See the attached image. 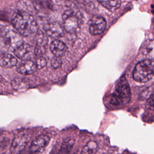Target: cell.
Returning a JSON list of instances; mask_svg holds the SVG:
<instances>
[{
	"instance_id": "obj_15",
	"label": "cell",
	"mask_w": 154,
	"mask_h": 154,
	"mask_svg": "<svg viewBox=\"0 0 154 154\" xmlns=\"http://www.w3.org/2000/svg\"><path fill=\"white\" fill-rule=\"evenodd\" d=\"M34 6L40 12H47L54 9V4L52 0H34Z\"/></svg>"
},
{
	"instance_id": "obj_20",
	"label": "cell",
	"mask_w": 154,
	"mask_h": 154,
	"mask_svg": "<svg viewBox=\"0 0 154 154\" xmlns=\"http://www.w3.org/2000/svg\"><path fill=\"white\" fill-rule=\"evenodd\" d=\"M143 53L147 57L154 59V40L149 41L145 44Z\"/></svg>"
},
{
	"instance_id": "obj_16",
	"label": "cell",
	"mask_w": 154,
	"mask_h": 154,
	"mask_svg": "<svg viewBox=\"0 0 154 154\" xmlns=\"http://www.w3.org/2000/svg\"><path fill=\"white\" fill-rule=\"evenodd\" d=\"M103 7L110 11L117 10L121 5L120 0H97Z\"/></svg>"
},
{
	"instance_id": "obj_19",
	"label": "cell",
	"mask_w": 154,
	"mask_h": 154,
	"mask_svg": "<svg viewBox=\"0 0 154 154\" xmlns=\"http://www.w3.org/2000/svg\"><path fill=\"white\" fill-rule=\"evenodd\" d=\"M75 144V140L72 138H67L62 143L60 152L69 153Z\"/></svg>"
},
{
	"instance_id": "obj_18",
	"label": "cell",
	"mask_w": 154,
	"mask_h": 154,
	"mask_svg": "<svg viewBox=\"0 0 154 154\" xmlns=\"http://www.w3.org/2000/svg\"><path fill=\"white\" fill-rule=\"evenodd\" d=\"M11 85L13 88L17 91H23L26 90L28 87L26 81L22 79H15L12 81Z\"/></svg>"
},
{
	"instance_id": "obj_5",
	"label": "cell",
	"mask_w": 154,
	"mask_h": 154,
	"mask_svg": "<svg viewBox=\"0 0 154 154\" xmlns=\"http://www.w3.org/2000/svg\"><path fill=\"white\" fill-rule=\"evenodd\" d=\"M21 35L19 32L9 27H5L2 29L1 37L5 44L8 48H11L13 51L23 43Z\"/></svg>"
},
{
	"instance_id": "obj_22",
	"label": "cell",
	"mask_w": 154,
	"mask_h": 154,
	"mask_svg": "<svg viewBox=\"0 0 154 154\" xmlns=\"http://www.w3.org/2000/svg\"><path fill=\"white\" fill-rule=\"evenodd\" d=\"M146 107L149 109H154V91L147 99L146 103Z\"/></svg>"
},
{
	"instance_id": "obj_8",
	"label": "cell",
	"mask_w": 154,
	"mask_h": 154,
	"mask_svg": "<svg viewBox=\"0 0 154 154\" xmlns=\"http://www.w3.org/2000/svg\"><path fill=\"white\" fill-rule=\"evenodd\" d=\"M43 29L48 35L54 38H60L64 34V27L57 22L46 23L43 26Z\"/></svg>"
},
{
	"instance_id": "obj_17",
	"label": "cell",
	"mask_w": 154,
	"mask_h": 154,
	"mask_svg": "<svg viewBox=\"0 0 154 154\" xmlns=\"http://www.w3.org/2000/svg\"><path fill=\"white\" fill-rule=\"evenodd\" d=\"M98 150V146L94 141H90L82 148L81 153L84 154L95 153Z\"/></svg>"
},
{
	"instance_id": "obj_4",
	"label": "cell",
	"mask_w": 154,
	"mask_h": 154,
	"mask_svg": "<svg viewBox=\"0 0 154 154\" xmlns=\"http://www.w3.org/2000/svg\"><path fill=\"white\" fill-rule=\"evenodd\" d=\"M63 27L64 30L69 34H74L79 28L81 17L78 13L72 10H68L63 14Z\"/></svg>"
},
{
	"instance_id": "obj_1",
	"label": "cell",
	"mask_w": 154,
	"mask_h": 154,
	"mask_svg": "<svg viewBox=\"0 0 154 154\" xmlns=\"http://www.w3.org/2000/svg\"><path fill=\"white\" fill-rule=\"evenodd\" d=\"M11 23L16 30L23 36L32 37L38 32V25L34 17L25 11H16L13 15Z\"/></svg>"
},
{
	"instance_id": "obj_9",
	"label": "cell",
	"mask_w": 154,
	"mask_h": 154,
	"mask_svg": "<svg viewBox=\"0 0 154 154\" xmlns=\"http://www.w3.org/2000/svg\"><path fill=\"white\" fill-rule=\"evenodd\" d=\"M49 142V138L45 135L37 136L31 143L29 147V151L31 153L42 152Z\"/></svg>"
},
{
	"instance_id": "obj_13",
	"label": "cell",
	"mask_w": 154,
	"mask_h": 154,
	"mask_svg": "<svg viewBox=\"0 0 154 154\" xmlns=\"http://www.w3.org/2000/svg\"><path fill=\"white\" fill-rule=\"evenodd\" d=\"M37 69L35 63L31 61V60H23V62L17 67V71L22 75H28L34 73Z\"/></svg>"
},
{
	"instance_id": "obj_2",
	"label": "cell",
	"mask_w": 154,
	"mask_h": 154,
	"mask_svg": "<svg viewBox=\"0 0 154 154\" xmlns=\"http://www.w3.org/2000/svg\"><path fill=\"white\" fill-rule=\"evenodd\" d=\"M134 79L139 82H146L154 77V59H146L138 62L133 70Z\"/></svg>"
},
{
	"instance_id": "obj_24",
	"label": "cell",
	"mask_w": 154,
	"mask_h": 154,
	"mask_svg": "<svg viewBox=\"0 0 154 154\" xmlns=\"http://www.w3.org/2000/svg\"><path fill=\"white\" fill-rule=\"evenodd\" d=\"M1 32H2V29H1V27H0V38H1Z\"/></svg>"
},
{
	"instance_id": "obj_14",
	"label": "cell",
	"mask_w": 154,
	"mask_h": 154,
	"mask_svg": "<svg viewBox=\"0 0 154 154\" xmlns=\"http://www.w3.org/2000/svg\"><path fill=\"white\" fill-rule=\"evenodd\" d=\"M17 63V59L12 55L7 53L0 54V66L4 68H10Z\"/></svg>"
},
{
	"instance_id": "obj_7",
	"label": "cell",
	"mask_w": 154,
	"mask_h": 154,
	"mask_svg": "<svg viewBox=\"0 0 154 154\" xmlns=\"http://www.w3.org/2000/svg\"><path fill=\"white\" fill-rule=\"evenodd\" d=\"M14 55L22 60H31L35 54L34 48L28 43H22L14 51Z\"/></svg>"
},
{
	"instance_id": "obj_3",
	"label": "cell",
	"mask_w": 154,
	"mask_h": 154,
	"mask_svg": "<svg viewBox=\"0 0 154 154\" xmlns=\"http://www.w3.org/2000/svg\"><path fill=\"white\" fill-rule=\"evenodd\" d=\"M131 90L126 79L121 78L114 92L110 95L109 102L115 105H124L131 100Z\"/></svg>"
},
{
	"instance_id": "obj_11",
	"label": "cell",
	"mask_w": 154,
	"mask_h": 154,
	"mask_svg": "<svg viewBox=\"0 0 154 154\" xmlns=\"http://www.w3.org/2000/svg\"><path fill=\"white\" fill-rule=\"evenodd\" d=\"M35 35L37 37V42L35 48H34L35 54L37 57L42 56L45 51V47L48 44V38L46 35L42 31H38Z\"/></svg>"
},
{
	"instance_id": "obj_25",
	"label": "cell",
	"mask_w": 154,
	"mask_h": 154,
	"mask_svg": "<svg viewBox=\"0 0 154 154\" xmlns=\"http://www.w3.org/2000/svg\"><path fill=\"white\" fill-rule=\"evenodd\" d=\"M1 80H2V78H1V76H0V82L1 81Z\"/></svg>"
},
{
	"instance_id": "obj_10",
	"label": "cell",
	"mask_w": 154,
	"mask_h": 154,
	"mask_svg": "<svg viewBox=\"0 0 154 154\" xmlns=\"http://www.w3.org/2000/svg\"><path fill=\"white\" fill-rule=\"evenodd\" d=\"M28 140V138L26 135H20L17 136L11 143L10 152L13 153H20L25 149Z\"/></svg>"
},
{
	"instance_id": "obj_12",
	"label": "cell",
	"mask_w": 154,
	"mask_h": 154,
	"mask_svg": "<svg viewBox=\"0 0 154 154\" xmlns=\"http://www.w3.org/2000/svg\"><path fill=\"white\" fill-rule=\"evenodd\" d=\"M50 49L52 53L57 57L64 56L67 51L66 45L59 40H54L50 45Z\"/></svg>"
},
{
	"instance_id": "obj_21",
	"label": "cell",
	"mask_w": 154,
	"mask_h": 154,
	"mask_svg": "<svg viewBox=\"0 0 154 154\" xmlns=\"http://www.w3.org/2000/svg\"><path fill=\"white\" fill-rule=\"evenodd\" d=\"M35 63L37 66V68L38 69H41L46 66L47 62H46V60L43 57L38 56L37 58L35 59Z\"/></svg>"
},
{
	"instance_id": "obj_23",
	"label": "cell",
	"mask_w": 154,
	"mask_h": 154,
	"mask_svg": "<svg viewBox=\"0 0 154 154\" xmlns=\"http://www.w3.org/2000/svg\"><path fill=\"white\" fill-rule=\"evenodd\" d=\"M60 57H55L54 58H53V60H52V66L54 68H58L61 66V60L59 58Z\"/></svg>"
},
{
	"instance_id": "obj_6",
	"label": "cell",
	"mask_w": 154,
	"mask_h": 154,
	"mask_svg": "<svg viewBox=\"0 0 154 154\" xmlns=\"http://www.w3.org/2000/svg\"><path fill=\"white\" fill-rule=\"evenodd\" d=\"M88 24L90 34L93 35H96L102 34L104 31L106 22L103 17L95 15L89 20Z\"/></svg>"
}]
</instances>
